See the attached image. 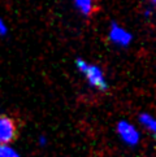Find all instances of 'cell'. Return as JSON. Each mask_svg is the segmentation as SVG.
I'll use <instances>...</instances> for the list:
<instances>
[{
	"instance_id": "1",
	"label": "cell",
	"mask_w": 156,
	"mask_h": 157,
	"mask_svg": "<svg viewBox=\"0 0 156 157\" xmlns=\"http://www.w3.org/2000/svg\"><path fill=\"white\" fill-rule=\"evenodd\" d=\"M76 65H77L78 70L85 74L87 82L90 83L92 87L102 90V91H105V90L108 88L107 79H105V77L103 74V70L100 69L99 66L87 64L86 61L82 60V59H78L76 61Z\"/></svg>"
},
{
	"instance_id": "2",
	"label": "cell",
	"mask_w": 156,
	"mask_h": 157,
	"mask_svg": "<svg viewBox=\"0 0 156 157\" xmlns=\"http://www.w3.org/2000/svg\"><path fill=\"white\" fill-rule=\"evenodd\" d=\"M117 134L120 139L129 147H135L141 142V132L129 121H120L117 125Z\"/></svg>"
},
{
	"instance_id": "3",
	"label": "cell",
	"mask_w": 156,
	"mask_h": 157,
	"mask_svg": "<svg viewBox=\"0 0 156 157\" xmlns=\"http://www.w3.org/2000/svg\"><path fill=\"white\" fill-rule=\"evenodd\" d=\"M109 39L116 46L127 47L133 40V35L127 30H125L124 27H121L120 25L113 22L109 29Z\"/></svg>"
},
{
	"instance_id": "4",
	"label": "cell",
	"mask_w": 156,
	"mask_h": 157,
	"mask_svg": "<svg viewBox=\"0 0 156 157\" xmlns=\"http://www.w3.org/2000/svg\"><path fill=\"white\" fill-rule=\"evenodd\" d=\"M16 136V123L12 118L0 116V145L9 144Z\"/></svg>"
},
{
	"instance_id": "5",
	"label": "cell",
	"mask_w": 156,
	"mask_h": 157,
	"mask_svg": "<svg viewBox=\"0 0 156 157\" xmlns=\"http://www.w3.org/2000/svg\"><path fill=\"white\" fill-rule=\"evenodd\" d=\"M138 121H139V125L143 128H146L147 131L152 132V134L156 131V121L154 120V117L150 113H142L139 116Z\"/></svg>"
},
{
	"instance_id": "6",
	"label": "cell",
	"mask_w": 156,
	"mask_h": 157,
	"mask_svg": "<svg viewBox=\"0 0 156 157\" xmlns=\"http://www.w3.org/2000/svg\"><path fill=\"white\" fill-rule=\"evenodd\" d=\"M74 4L80 9V12L85 16L92 12V0H74Z\"/></svg>"
},
{
	"instance_id": "7",
	"label": "cell",
	"mask_w": 156,
	"mask_h": 157,
	"mask_svg": "<svg viewBox=\"0 0 156 157\" xmlns=\"http://www.w3.org/2000/svg\"><path fill=\"white\" fill-rule=\"evenodd\" d=\"M0 157H21L18 151L9 144L0 145Z\"/></svg>"
},
{
	"instance_id": "8",
	"label": "cell",
	"mask_w": 156,
	"mask_h": 157,
	"mask_svg": "<svg viewBox=\"0 0 156 157\" xmlns=\"http://www.w3.org/2000/svg\"><path fill=\"white\" fill-rule=\"evenodd\" d=\"M8 34V27L5 25V22L3 21V18H0V35L4 36Z\"/></svg>"
},
{
	"instance_id": "9",
	"label": "cell",
	"mask_w": 156,
	"mask_h": 157,
	"mask_svg": "<svg viewBox=\"0 0 156 157\" xmlns=\"http://www.w3.org/2000/svg\"><path fill=\"white\" fill-rule=\"evenodd\" d=\"M39 144H41V145H46L47 144V139L44 136H41V138H39Z\"/></svg>"
},
{
	"instance_id": "10",
	"label": "cell",
	"mask_w": 156,
	"mask_h": 157,
	"mask_svg": "<svg viewBox=\"0 0 156 157\" xmlns=\"http://www.w3.org/2000/svg\"><path fill=\"white\" fill-rule=\"evenodd\" d=\"M151 3H152V4H155V3H156V0H151Z\"/></svg>"
}]
</instances>
